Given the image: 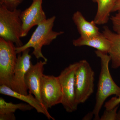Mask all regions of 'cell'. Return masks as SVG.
<instances>
[{"mask_svg":"<svg viewBox=\"0 0 120 120\" xmlns=\"http://www.w3.org/2000/svg\"><path fill=\"white\" fill-rule=\"evenodd\" d=\"M24 0H0V5L4 6L10 11H13L23 2Z\"/></svg>","mask_w":120,"mask_h":120,"instance_id":"e0dca14e","label":"cell"},{"mask_svg":"<svg viewBox=\"0 0 120 120\" xmlns=\"http://www.w3.org/2000/svg\"><path fill=\"white\" fill-rule=\"evenodd\" d=\"M47 62L45 61L40 60L35 64H32L26 73L25 77V84L29 90V93L34 94L37 100L42 104L40 86L41 79L43 75L44 66L47 64Z\"/></svg>","mask_w":120,"mask_h":120,"instance_id":"30bf717a","label":"cell"},{"mask_svg":"<svg viewBox=\"0 0 120 120\" xmlns=\"http://www.w3.org/2000/svg\"><path fill=\"white\" fill-rule=\"evenodd\" d=\"M117 120H120V109L117 112Z\"/></svg>","mask_w":120,"mask_h":120,"instance_id":"603a6c76","label":"cell"},{"mask_svg":"<svg viewBox=\"0 0 120 120\" xmlns=\"http://www.w3.org/2000/svg\"><path fill=\"white\" fill-rule=\"evenodd\" d=\"M119 105L110 110H106L100 117L101 120H116L117 118V109Z\"/></svg>","mask_w":120,"mask_h":120,"instance_id":"ac0fdd59","label":"cell"},{"mask_svg":"<svg viewBox=\"0 0 120 120\" xmlns=\"http://www.w3.org/2000/svg\"><path fill=\"white\" fill-rule=\"evenodd\" d=\"M56 19V16H53L37 26L28 41L20 47H16L17 54L32 47L34 49L33 54L38 60L41 58L47 62V58L43 56L42 52V47L49 45L54 40L64 33V31L56 32L53 30Z\"/></svg>","mask_w":120,"mask_h":120,"instance_id":"7a4b0ae2","label":"cell"},{"mask_svg":"<svg viewBox=\"0 0 120 120\" xmlns=\"http://www.w3.org/2000/svg\"><path fill=\"white\" fill-rule=\"evenodd\" d=\"M116 12L110 17V19L112 22L113 31L120 36V9Z\"/></svg>","mask_w":120,"mask_h":120,"instance_id":"d6986e66","label":"cell"},{"mask_svg":"<svg viewBox=\"0 0 120 120\" xmlns=\"http://www.w3.org/2000/svg\"><path fill=\"white\" fill-rule=\"evenodd\" d=\"M0 93L1 94L12 97L23 101L35 109L38 112L45 115L49 120H55L50 115L48 110L30 93H29L27 95L21 94L5 85H1L0 86Z\"/></svg>","mask_w":120,"mask_h":120,"instance_id":"8fae6325","label":"cell"},{"mask_svg":"<svg viewBox=\"0 0 120 120\" xmlns=\"http://www.w3.org/2000/svg\"><path fill=\"white\" fill-rule=\"evenodd\" d=\"M21 10L10 11L0 5V38L15 44L16 47L23 45L21 40L22 22Z\"/></svg>","mask_w":120,"mask_h":120,"instance_id":"3957f363","label":"cell"},{"mask_svg":"<svg viewBox=\"0 0 120 120\" xmlns=\"http://www.w3.org/2000/svg\"><path fill=\"white\" fill-rule=\"evenodd\" d=\"M16 117L15 113L0 115V120H15Z\"/></svg>","mask_w":120,"mask_h":120,"instance_id":"44dd1931","label":"cell"},{"mask_svg":"<svg viewBox=\"0 0 120 120\" xmlns=\"http://www.w3.org/2000/svg\"><path fill=\"white\" fill-rule=\"evenodd\" d=\"M120 103V94L112 98L109 101L105 103L104 107L106 110L112 109L119 105Z\"/></svg>","mask_w":120,"mask_h":120,"instance_id":"ffe728a7","label":"cell"},{"mask_svg":"<svg viewBox=\"0 0 120 120\" xmlns=\"http://www.w3.org/2000/svg\"><path fill=\"white\" fill-rule=\"evenodd\" d=\"M77 62L69 65L58 76L62 93V104L66 112H72L77 110L75 75Z\"/></svg>","mask_w":120,"mask_h":120,"instance_id":"8992f818","label":"cell"},{"mask_svg":"<svg viewBox=\"0 0 120 120\" xmlns=\"http://www.w3.org/2000/svg\"><path fill=\"white\" fill-rule=\"evenodd\" d=\"M43 0H33L28 8L21 12L22 38L26 37L33 27L38 26L47 19L42 8Z\"/></svg>","mask_w":120,"mask_h":120,"instance_id":"9c48e42d","label":"cell"},{"mask_svg":"<svg viewBox=\"0 0 120 120\" xmlns=\"http://www.w3.org/2000/svg\"><path fill=\"white\" fill-rule=\"evenodd\" d=\"M95 53L100 58L101 70L96 97V103L93 111L91 112L94 119L100 120L99 112L105 101L110 96L120 94V87L114 81L110 72L109 65L110 59L108 54L97 50Z\"/></svg>","mask_w":120,"mask_h":120,"instance_id":"6da1fadb","label":"cell"},{"mask_svg":"<svg viewBox=\"0 0 120 120\" xmlns=\"http://www.w3.org/2000/svg\"><path fill=\"white\" fill-rule=\"evenodd\" d=\"M40 93L42 104L46 109L61 103L62 90L58 76L43 74L41 79Z\"/></svg>","mask_w":120,"mask_h":120,"instance_id":"52a82bcc","label":"cell"},{"mask_svg":"<svg viewBox=\"0 0 120 120\" xmlns=\"http://www.w3.org/2000/svg\"><path fill=\"white\" fill-rule=\"evenodd\" d=\"M120 9V0H117L115 4L114 7L112 12H116L117 11Z\"/></svg>","mask_w":120,"mask_h":120,"instance_id":"7402d4cb","label":"cell"},{"mask_svg":"<svg viewBox=\"0 0 120 120\" xmlns=\"http://www.w3.org/2000/svg\"><path fill=\"white\" fill-rule=\"evenodd\" d=\"M33 108L27 103L14 104L12 102H7L1 97L0 98V115L14 114L18 109L24 112L30 111Z\"/></svg>","mask_w":120,"mask_h":120,"instance_id":"2e32d148","label":"cell"},{"mask_svg":"<svg viewBox=\"0 0 120 120\" xmlns=\"http://www.w3.org/2000/svg\"><path fill=\"white\" fill-rule=\"evenodd\" d=\"M117 0H116V1H117Z\"/></svg>","mask_w":120,"mask_h":120,"instance_id":"cb8c5ba5","label":"cell"},{"mask_svg":"<svg viewBox=\"0 0 120 120\" xmlns=\"http://www.w3.org/2000/svg\"><path fill=\"white\" fill-rule=\"evenodd\" d=\"M72 19L76 26L80 37L86 38L101 34L99 29L94 21H87L80 11H76L73 14Z\"/></svg>","mask_w":120,"mask_h":120,"instance_id":"4fadbf2b","label":"cell"},{"mask_svg":"<svg viewBox=\"0 0 120 120\" xmlns=\"http://www.w3.org/2000/svg\"><path fill=\"white\" fill-rule=\"evenodd\" d=\"M16 48L13 42L0 38V85L11 88L17 61Z\"/></svg>","mask_w":120,"mask_h":120,"instance_id":"5b68a950","label":"cell"},{"mask_svg":"<svg viewBox=\"0 0 120 120\" xmlns=\"http://www.w3.org/2000/svg\"><path fill=\"white\" fill-rule=\"evenodd\" d=\"M72 44L75 47L87 46L108 54L110 47V42L103 33L88 38L80 37L74 39Z\"/></svg>","mask_w":120,"mask_h":120,"instance_id":"7c38bea8","label":"cell"},{"mask_svg":"<svg viewBox=\"0 0 120 120\" xmlns=\"http://www.w3.org/2000/svg\"><path fill=\"white\" fill-rule=\"evenodd\" d=\"M30 49H27L18 54L17 62L12 81L11 89L21 94H28L27 89L25 82V77L32 64L30 54Z\"/></svg>","mask_w":120,"mask_h":120,"instance_id":"ba28073f","label":"cell"},{"mask_svg":"<svg viewBox=\"0 0 120 120\" xmlns=\"http://www.w3.org/2000/svg\"><path fill=\"white\" fill-rule=\"evenodd\" d=\"M97 3L98 8L94 20L97 25H104L109 22L116 0H92Z\"/></svg>","mask_w":120,"mask_h":120,"instance_id":"9a60e30c","label":"cell"},{"mask_svg":"<svg viewBox=\"0 0 120 120\" xmlns=\"http://www.w3.org/2000/svg\"><path fill=\"white\" fill-rule=\"evenodd\" d=\"M102 33L110 42L108 54L113 69L120 68V36L113 32L107 26L103 27Z\"/></svg>","mask_w":120,"mask_h":120,"instance_id":"5bb4252c","label":"cell"},{"mask_svg":"<svg viewBox=\"0 0 120 120\" xmlns=\"http://www.w3.org/2000/svg\"><path fill=\"white\" fill-rule=\"evenodd\" d=\"M75 75L76 101L79 105L86 102L94 93L95 73L86 60L77 62Z\"/></svg>","mask_w":120,"mask_h":120,"instance_id":"277c9868","label":"cell"}]
</instances>
